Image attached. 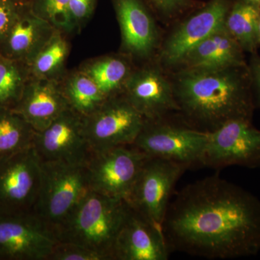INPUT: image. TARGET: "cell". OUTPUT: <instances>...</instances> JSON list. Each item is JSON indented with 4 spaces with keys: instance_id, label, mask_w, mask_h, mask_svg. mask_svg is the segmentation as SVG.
<instances>
[{
    "instance_id": "1",
    "label": "cell",
    "mask_w": 260,
    "mask_h": 260,
    "mask_svg": "<svg viewBox=\"0 0 260 260\" xmlns=\"http://www.w3.org/2000/svg\"><path fill=\"white\" fill-rule=\"evenodd\" d=\"M162 229L171 252L208 259L255 256L260 251V200L218 174L209 176L178 191Z\"/></svg>"
},
{
    "instance_id": "2",
    "label": "cell",
    "mask_w": 260,
    "mask_h": 260,
    "mask_svg": "<svg viewBox=\"0 0 260 260\" xmlns=\"http://www.w3.org/2000/svg\"><path fill=\"white\" fill-rule=\"evenodd\" d=\"M169 73L178 114L193 127L211 133L232 119H252L256 107L248 64Z\"/></svg>"
},
{
    "instance_id": "3",
    "label": "cell",
    "mask_w": 260,
    "mask_h": 260,
    "mask_svg": "<svg viewBox=\"0 0 260 260\" xmlns=\"http://www.w3.org/2000/svg\"><path fill=\"white\" fill-rule=\"evenodd\" d=\"M126 200L90 190L55 230L61 242L88 248L113 259L116 237L129 213Z\"/></svg>"
},
{
    "instance_id": "4",
    "label": "cell",
    "mask_w": 260,
    "mask_h": 260,
    "mask_svg": "<svg viewBox=\"0 0 260 260\" xmlns=\"http://www.w3.org/2000/svg\"><path fill=\"white\" fill-rule=\"evenodd\" d=\"M208 133L193 127L177 114L144 124L133 146L148 157L177 162L189 168L201 165Z\"/></svg>"
},
{
    "instance_id": "5",
    "label": "cell",
    "mask_w": 260,
    "mask_h": 260,
    "mask_svg": "<svg viewBox=\"0 0 260 260\" xmlns=\"http://www.w3.org/2000/svg\"><path fill=\"white\" fill-rule=\"evenodd\" d=\"M42 162L39 196L34 215L54 233L90 190L86 165Z\"/></svg>"
},
{
    "instance_id": "6",
    "label": "cell",
    "mask_w": 260,
    "mask_h": 260,
    "mask_svg": "<svg viewBox=\"0 0 260 260\" xmlns=\"http://www.w3.org/2000/svg\"><path fill=\"white\" fill-rule=\"evenodd\" d=\"M42 162L34 148L0 158V216L34 213Z\"/></svg>"
},
{
    "instance_id": "7",
    "label": "cell",
    "mask_w": 260,
    "mask_h": 260,
    "mask_svg": "<svg viewBox=\"0 0 260 260\" xmlns=\"http://www.w3.org/2000/svg\"><path fill=\"white\" fill-rule=\"evenodd\" d=\"M232 4L229 0H211L196 13L174 24L162 38L155 60L168 73L177 70L195 46L223 26Z\"/></svg>"
},
{
    "instance_id": "8",
    "label": "cell",
    "mask_w": 260,
    "mask_h": 260,
    "mask_svg": "<svg viewBox=\"0 0 260 260\" xmlns=\"http://www.w3.org/2000/svg\"><path fill=\"white\" fill-rule=\"evenodd\" d=\"M186 169L177 162L148 157L126 201L135 211L162 229L174 186Z\"/></svg>"
},
{
    "instance_id": "9",
    "label": "cell",
    "mask_w": 260,
    "mask_h": 260,
    "mask_svg": "<svg viewBox=\"0 0 260 260\" xmlns=\"http://www.w3.org/2000/svg\"><path fill=\"white\" fill-rule=\"evenodd\" d=\"M145 118L124 94L108 99L85 117V133L93 153L131 145L140 134Z\"/></svg>"
},
{
    "instance_id": "10",
    "label": "cell",
    "mask_w": 260,
    "mask_h": 260,
    "mask_svg": "<svg viewBox=\"0 0 260 260\" xmlns=\"http://www.w3.org/2000/svg\"><path fill=\"white\" fill-rule=\"evenodd\" d=\"M201 166L260 168V130L250 119H235L208 133Z\"/></svg>"
},
{
    "instance_id": "11",
    "label": "cell",
    "mask_w": 260,
    "mask_h": 260,
    "mask_svg": "<svg viewBox=\"0 0 260 260\" xmlns=\"http://www.w3.org/2000/svg\"><path fill=\"white\" fill-rule=\"evenodd\" d=\"M147 158L133 145L93 153L86 165L90 190L126 200Z\"/></svg>"
},
{
    "instance_id": "12",
    "label": "cell",
    "mask_w": 260,
    "mask_h": 260,
    "mask_svg": "<svg viewBox=\"0 0 260 260\" xmlns=\"http://www.w3.org/2000/svg\"><path fill=\"white\" fill-rule=\"evenodd\" d=\"M32 148L41 161L87 165L93 152L85 133V117L72 109L41 132H36Z\"/></svg>"
},
{
    "instance_id": "13",
    "label": "cell",
    "mask_w": 260,
    "mask_h": 260,
    "mask_svg": "<svg viewBox=\"0 0 260 260\" xmlns=\"http://www.w3.org/2000/svg\"><path fill=\"white\" fill-rule=\"evenodd\" d=\"M58 242L34 213L0 216V260H49Z\"/></svg>"
},
{
    "instance_id": "14",
    "label": "cell",
    "mask_w": 260,
    "mask_h": 260,
    "mask_svg": "<svg viewBox=\"0 0 260 260\" xmlns=\"http://www.w3.org/2000/svg\"><path fill=\"white\" fill-rule=\"evenodd\" d=\"M123 94L145 119L179 113L169 73L155 59L135 65Z\"/></svg>"
},
{
    "instance_id": "15",
    "label": "cell",
    "mask_w": 260,
    "mask_h": 260,
    "mask_svg": "<svg viewBox=\"0 0 260 260\" xmlns=\"http://www.w3.org/2000/svg\"><path fill=\"white\" fill-rule=\"evenodd\" d=\"M121 32L120 53L136 63L155 59L162 37L141 0H113Z\"/></svg>"
},
{
    "instance_id": "16",
    "label": "cell",
    "mask_w": 260,
    "mask_h": 260,
    "mask_svg": "<svg viewBox=\"0 0 260 260\" xmlns=\"http://www.w3.org/2000/svg\"><path fill=\"white\" fill-rule=\"evenodd\" d=\"M170 253L162 229L130 207L114 243L113 259L167 260Z\"/></svg>"
},
{
    "instance_id": "17",
    "label": "cell",
    "mask_w": 260,
    "mask_h": 260,
    "mask_svg": "<svg viewBox=\"0 0 260 260\" xmlns=\"http://www.w3.org/2000/svg\"><path fill=\"white\" fill-rule=\"evenodd\" d=\"M70 108L60 80L31 76L13 110L41 132Z\"/></svg>"
},
{
    "instance_id": "18",
    "label": "cell",
    "mask_w": 260,
    "mask_h": 260,
    "mask_svg": "<svg viewBox=\"0 0 260 260\" xmlns=\"http://www.w3.org/2000/svg\"><path fill=\"white\" fill-rule=\"evenodd\" d=\"M55 30L23 3L15 23L0 44V56L28 64Z\"/></svg>"
},
{
    "instance_id": "19",
    "label": "cell",
    "mask_w": 260,
    "mask_h": 260,
    "mask_svg": "<svg viewBox=\"0 0 260 260\" xmlns=\"http://www.w3.org/2000/svg\"><path fill=\"white\" fill-rule=\"evenodd\" d=\"M244 53L223 25L195 46L177 70L242 66L247 64Z\"/></svg>"
},
{
    "instance_id": "20",
    "label": "cell",
    "mask_w": 260,
    "mask_h": 260,
    "mask_svg": "<svg viewBox=\"0 0 260 260\" xmlns=\"http://www.w3.org/2000/svg\"><path fill=\"white\" fill-rule=\"evenodd\" d=\"M135 65L129 56L120 53L86 61L80 70L86 73L109 99L123 93Z\"/></svg>"
},
{
    "instance_id": "21",
    "label": "cell",
    "mask_w": 260,
    "mask_h": 260,
    "mask_svg": "<svg viewBox=\"0 0 260 260\" xmlns=\"http://www.w3.org/2000/svg\"><path fill=\"white\" fill-rule=\"evenodd\" d=\"M260 6L246 0H237L228 12L224 27L244 52L255 54L260 42L258 23Z\"/></svg>"
},
{
    "instance_id": "22",
    "label": "cell",
    "mask_w": 260,
    "mask_h": 260,
    "mask_svg": "<svg viewBox=\"0 0 260 260\" xmlns=\"http://www.w3.org/2000/svg\"><path fill=\"white\" fill-rule=\"evenodd\" d=\"M70 109L86 117L107 100L96 84L81 70L64 75L60 80Z\"/></svg>"
},
{
    "instance_id": "23",
    "label": "cell",
    "mask_w": 260,
    "mask_h": 260,
    "mask_svg": "<svg viewBox=\"0 0 260 260\" xmlns=\"http://www.w3.org/2000/svg\"><path fill=\"white\" fill-rule=\"evenodd\" d=\"M66 37L63 32L55 30L28 64L31 76L52 80L63 78L70 49Z\"/></svg>"
},
{
    "instance_id": "24",
    "label": "cell",
    "mask_w": 260,
    "mask_h": 260,
    "mask_svg": "<svg viewBox=\"0 0 260 260\" xmlns=\"http://www.w3.org/2000/svg\"><path fill=\"white\" fill-rule=\"evenodd\" d=\"M36 131L13 109L0 108V158L32 146Z\"/></svg>"
},
{
    "instance_id": "25",
    "label": "cell",
    "mask_w": 260,
    "mask_h": 260,
    "mask_svg": "<svg viewBox=\"0 0 260 260\" xmlns=\"http://www.w3.org/2000/svg\"><path fill=\"white\" fill-rule=\"evenodd\" d=\"M30 77L26 63L0 56V108L16 107Z\"/></svg>"
},
{
    "instance_id": "26",
    "label": "cell",
    "mask_w": 260,
    "mask_h": 260,
    "mask_svg": "<svg viewBox=\"0 0 260 260\" xmlns=\"http://www.w3.org/2000/svg\"><path fill=\"white\" fill-rule=\"evenodd\" d=\"M37 16L66 36L78 30L70 8V0H30L27 4Z\"/></svg>"
},
{
    "instance_id": "27",
    "label": "cell",
    "mask_w": 260,
    "mask_h": 260,
    "mask_svg": "<svg viewBox=\"0 0 260 260\" xmlns=\"http://www.w3.org/2000/svg\"><path fill=\"white\" fill-rule=\"evenodd\" d=\"M49 260H109L107 256L88 248L73 244L58 242Z\"/></svg>"
},
{
    "instance_id": "28",
    "label": "cell",
    "mask_w": 260,
    "mask_h": 260,
    "mask_svg": "<svg viewBox=\"0 0 260 260\" xmlns=\"http://www.w3.org/2000/svg\"><path fill=\"white\" fill-rule=\"evenodd\" d=\"M22 4L18 0H0V44L18 18Z\"/></svg>"
},
{
    "instance_id": "29",
    "label": "cell",
    "mask_w": 260,
    "mask_h": 260,
    "mask_svg": "<svg viewBox=\"0 0 260 260\" xmlns=\"http://www.w3.org/2000/svg\"><path fill=\"white\" fill-rule=\"evenodd\" d=\"M164 20L170 21L191 7L190 0H149Z\"/></svg>"
},
{
    "instance_id": "30",
    "label": "cell",
    "mask_w": 260,
    "mask_h": 260,
    "mask_svg": "<svg viewBox=\"0 0 260 260\" xmlns=\"http://www.w3.org/2000/svg\"><path fill=\"white\" fill-rule=\"evenodd\" d=\"M95 2V0H70V12L78 30L91 16Z\"/></svg>"
},
{
    "instance_id": "31",
    "label": "cell",
    "mask_w": 260,
    "mask_h": 260,
    "mask_svg": "<svg viewBox=\"0 0 260 260\" xmlns=\"http://www.w3.org/2000/svg\"><path fill=\"white\" fill-rule=\"evenodd\" d=\"M247 64L250 73L254 104L255 107L260 109V56L257 53L251 54L250 60Z\"/></svg>"
},
{
    "instance_id": "32",
    "label": "cell",
    "mask_w": 260,
    "mask_h": 260,
    "mask_svg": "<svg viewBox=\"0 0 260 260\" xmlns=\"http://www.w3.org/2000/svg\"><path fill=\"white\" fill-rule=\"evenodd\" d=\"M246 1L250 2L251 3H254L258 6H260V0H246Z\"/></svg>"
},
{
    "instance_id": "33",
    "label": "cell",
    "mask_w": 260,
    "mask_h": 260,
    "mask_svg": "<svg viewBox=\"0 0 260 260\" xmlns=\"http://www.w3.org/2000/svg\"><path fill=\"white\" fill-rule=\"evenodd\" d=\"M20 3H23V4H28L30 0H18Z\"/></svg>"
},
{
    "instance_id": "34",
    "label": "cell",
    "mask_w": 260,
    "mask_h": 260,
    "mask_svg": "<svg viewBox=\"0 0 260 260\" xmlns=\"http://www.w3.org/2000/svg\"><path fill=\"white\" fill-rule=\"evenodd\" d=\"M258 34H259V39L260 42V17L259 19V23H258Z\"/></svg>"
}]
</instances>
